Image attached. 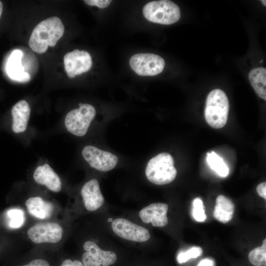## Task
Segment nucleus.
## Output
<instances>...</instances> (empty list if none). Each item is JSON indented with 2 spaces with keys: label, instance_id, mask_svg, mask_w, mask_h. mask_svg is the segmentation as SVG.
Returning <instances> with one entry per match:
<instances>
[{
  "label": "nucleus",
  "instance_id": "nucleus-1",
  "mask_svg": "<svg viewBox=\"0 0 266 266\" xmlns=\"http://www.w3.org/2000/svg\"><path fill=\"white\" fill-rule=\"evenodd\" d=\"M64 26L56 16L48 18L33 29L29 41L31 49L39 54L46 52L48 46L54 47L63 36Z\"/></svg>",
  "mask_w": 266,
  "mask_h": 266
},
{
  "label": "nucleus",
  "instance_id": "nucleus-2",
  "mask_svg": "<svg viewBox=\"0 0 266 266\" xmlns=\"http://www.w3.org/2000/svg\"><path fill=\"white\" fill-rule=\"evenodd\" d=\"M229 102L225 93L216 89L208 95L205 102L204 117L207 124L214 129L223 128L227 123Z\"/></svg>",
  "mask_w": 266,
  "mask_h": 266
},
{
  "label": "nucleus",
  "instance_id": "nucleus-3",
  "mask_svg": "<svg viewBox=\"0 0 266 266\" xmlns=\"http://www.w3.org/2000/svg\"><path fill=\"white\" fill-rule=\"evenodd\" d=\"M145 174L151 183L158 185L172 182L177 175L174 160L169 153H161L152 158L148 163Z\"/></svg>",
  "mask_w": 266,
  "mask_h": 266
},
{
  "label": "nucleus",
  "instance_id": "nucleus-4",
  "mask_svg": "<svg viewBox=\"0 0 266 266\" xmlns=\"http://www.w3.org/2000/svg\"><path fill=\"white\" fill-rule=\"evenodd\" d=\"M142 11L144 17L149 21L163 25L175 23L181 17L179 6L168 0L149 2L144 6Z\"/></svg>",
  "mask_w": 266,
  "mask_h": 266
},
{
  "label": "nucleus",
  "instance_id": "nucleus-5",
  "mask_svg": "<svg viewBox=\"0 0 266 266\" xmlns=\"http://www.w3.org/2000/svg\"><path fill=\"white\" fill-rule=\"evenodd\" d=\"M79 107L73 109L66 115L65 125L72 134L84 136L87 133L91 121L96 115L95 108L90 104L79 103Z\"/></svg>",
  "mask_w": 266,
  "mask_h": 266
},
{
  "label": "nucleus",
  "instance_id": "nucleus-6",
  "mask_svg": "<svg viewBox=\"0 0 266 266\" xmlns=\"http://www.w3.org/2000/svg\"><path fill=\"white\" fill-rule=\"evenodd\" d=\"M130 65L140 76H155L163 70L165 62L161 56L153 53H138L131 57Z\"/></svg>",
  "mask_w": 266,
  "mask_h": 266
},
{
  "label": "nucleus",
  "instance_id": "nucleus-7",
  "mask_svg": "<svg viewBox=\"0 0 266 266\" xmlns=\"http://www.w3.org/2000/svg\"><path fill=\"white\" fill-rule=\"evenodd\" d=\"M82 155L91 167L101 171L111 170L115 167L118 161L116 155L92 145L85 146Z\"/></svg>",
  "mask_w": 266,
  "mask_h": 266
},
{
  "label": "nucleus",
  "instance_id": "nucleus-8",
  "mask_svg": "<svg viewBox=\"0 0 266 266\" xmlns=\"http://www.w3.org/2000/svg\"><path fill=\"white\" fill-rule=\"evenodd\" d=\"M63 234L62 227L54 222L37 223L29 228L27 233L30 240L37 244L57 243L61 240Z\"/></svg>",
  "mask_w": 266,
  "mask_h": 266
},
{
  "label": "nucleus",
  "instance_id": "nucleus-9",
  "mask_svg": "<svg viewBox=\"0 0 266 266\" xmlns=\"http://www.w3.org/2000/svg\"><path fill=\"white\" fill-rule=\"evenodd\" d=\"M111 228L116 235L126 240L142 242L148 240L150 237L147 229L124 218L113 220Z\"/></svg>",
  "mask_w": 266,
  "mask_h": 266
},
{
  "label": "nucleus",
  "instance_id": "nucleus-10",
  "mask_svg": "<svg viewBox=\"0 0 266 266\" xmlns=\"http://www.w3.org/2000/svg\"><path fill=\"white\" fill-rule=\"evenodd\" d=\"M83 248L86 251L82 257L85 266H109L114 264L117 259L114 252L103 250L92 241H86Z\"/></svg>",
  "mask_w": 266,
  "mask_h": 266
},
{
  "label": "nucleus",
  "instance_id": "nucleus-11",
  "mask_svg": "<svg viewBox=\"0 0 266 266\" xmlns=\"http://www.w3.org/2000/svg\"><path fill=\"white\" fill-rule=\"evenodd\" d=\"M64 62L65 70L70 78L88 71L92 65L90 54L86 51L78 49L66 53L64 56Z\"/></svg>",
  "mask_w": 266,
  "mask_h": 266
},
{
  "label": "nucleus",
  "instance_id": "nucleus-12",
  "mask_svg": "<svg viewBox=\"0 0 266 266\" xmlns=\"http://www.w3.org/2000/svg\"><path fill=\"white\" fill-rule=\"evenodd\" d=\"M168 208L166 203H152L142 208L139 213V216L145 223H151L154 227H163L168 223L166 215Z\"/></svg>",
  "mask_w": 266,
  "mask_h": 266
},
{
  "label": "nucleus",
  "instance_id": "nucleus-13",
  "mask_svg": "<svg viewBox=\"0 0 266 266\" xmlns=\"http://www.w3.org/2000/svg\"><path fill=\"white\" fill-rule=\"evenodd\" d=\"M81 195L87 210L94 211L100 207L104 203L98 181L92 179L87 182L82 187Z\"/></svg>",
  "mask_w": 266,
  "mask_h": 266
},
{
  "label": "nucleus",
  "instance_id": "nucleus-14",
  "mask_svg": "<svg viewBox=\"0 0 266 266\" xmlns=\"http://www.w3.org/2000/svg\"><path fill=\"white\" fill-rule=\"evenodd\" d=\"M33 177L37 183L45 185L53 192H59L61 190L62 183L59 176L47 164L37 166Z\"/></svg>",
  "mask_w": 266,
  "mask_h": 266
},
{
  "label": "nucleus",
  "instance_id": "nucleus-15",
  "mask_svg": "<svg viewBox=\"0 0 266 266\" xmlns=\"http://www.w3.org/2000/svg\"><path fill=\"white\" fill-rule=\"evenodd\" d=\"M23 53L19 49L12 51L10 54L6 66V70L9 77L12 80L19 82H28L31 76L24 71V67L22 64Z\"/></svg>",
  "mask_w": 266,
  "mask_h": 266
},
{
  "label": "nucleus",
  "instance_id": "nucleus-16",
  "mask_svg": "<svg viewBox=\"0 0 266 266\" xmlns=\"http://www.w3.org/2000/svg\"><path fill=\"white\" fill-rule=\"evenodd\" d=\"M31 109L28 103L21 100L12 108V129L15 133H22L26 131L30 118Z\"/></svg>",
  "mask_w": 266,
  "mask_h": 266
},
{
  "label": "nucleus",
  "instance_id": "nucleus-17",
  "mask_svg": "<svg viewBox=\"0 0 266 266\" xmlns=\"http://www.w3.org/2000/svg\"><path fill=\"white\" fill-rule=\"evenodd\" d=\"M25 205L31 215L40 219L49 218L53 212V204L44 200L39 197L29 198L26 201Z\"/></svg>",
  "mask_w": 266,
  "mask_h": 266
},
{
  "label": "nucleus",
  "instance_id": "nucleus-18",
  "mask_svg": "<svg viewBox=\"0 0 266 266\" xmlns=\"http://www.w3.org/2000/svg\"><path fill=\"white\" fill-rule=\"evenodd\" d=\"M234 209L233 203L230 200L219 195L216 200L213 215L220 222L227 223L233 218Z\"/></svg>",
  "mask_w": 266,
  "mask_h": 266
},
{
  "label": "nucleus",
  "instance_id": "nucleus-19",
  "mask_svg": "<svg viewBox=\"0 0 266 266\" xmlns=\"http://www.w3.org/2000/svg\"><path fill=\"white\" fill-rule=\"evenodd\" d=\"M250 82L257 95L266 100V69L257 67L251 70L248 74Z\"/></svg>",
  "mask_w": 266,
  "mask_h": 266
},
{
  "label": "nucleus",
  "instance_id": "nucleus-20",
  "mask_svg": "<svg viewBox=\"0 0 266 266\" xmlns=\"http://www.w3.org/2000/svg\"><path fill=\"white\" fill-rule=\"evenodd\" d=\"M206 160L208 166L219 176L226 177L229 173V168L223 159L219 156L215 152L207 153Z\"/></svg>",
  "mask_w": 266,
  "mask_h": 266
},
{
  "label": "nucleus",
  "instance_id": "nucleus-21",
  "mask_svg": "<svg viewBox=\"0 0 266 266\" xmlns=\"http://www.w3.org/2000/svg\"><path fill=\"white\" fill-rule=\"evenodd\" d=\"M7 225L11 229H19L21 227L25 221L24 211L20 208H11L6 213Z\"/></svg>",
  "mask_w": 266,
  "mask_h": 266
},
{
  "label": "nucleus",
  "instance_id": "nucleus-22",
  "mask_svg": "<svg viewBox=\"0 0 266 266\" xmlns=\"http://www.w3.org/2000/svg\"><path fill=\"white\" fill-rule=\"evenodd\" d=\"M249 262L255 266H266V239L263 240L261 246L255 248L248 255Z\"/></svg>",
  "mask_w": 266,
  "mask_h": 266
},
{
  "label": "nucleus",
  "instance_id": "nucleus-23",
  "mask_svg": "<svg viewBox=\"0 0 266 266\" xmlns=\"http://www.w3.org/2000/svg\"><path fill=\"white\" fill-rule=\"evenodd\" d=\"M192 215L198 222H203L206 218L203 202L199 198L193 200Z\"/></svg>",
  "mask_w": 266,
  "mask_h": 266
},
{
  "label": "nucleus",
  "instance_id": "nucleus-24",
  "mask_svg": "<svg viewBox=\"0 0 266 266\" xmlns=\"http://www.w3.org/2000/svg\"><path fill=\"white\" fill-rule=\"evenodd\" d=\"M202 250L199 246L193 247L186 252L180 253L177 257L179 264L185 263L192 258H196L202 255Z\"/></svg>",
  "mask_w": 266,
  "mask_h": 266
},
{
  "label": "nucleus",
  "instance_id": "nucleus-25",
  "mask_svg": "<svg viewBox=\"0 0 266 266\" xmlns=\"http://www.w3.org/2000/svg\"><path fill=\"white\" fill-rule=\"evenodd\" d=\"M84 1L89 5L97 6L100 8L107 7L111 2L109 0H85Z\"/></svg>",
  "mask_w": 266,
  "mask_h": 266
},
{
  "label": "nucleus",
  "instance_id": "nucleus-26",
  "mask_svg": "<svg viewBox=\"0 0 266 266\" xmlns=\"http://www.w3.org/2000/svg\"><path fill=\"white\" fill-rule=\"evenodd\" d=\"M23 266H50L49 264L43 259H35L32 260L29 264Z\"/></svg>",
  "mask_w": 266,
  "mask_h": 266
},
{
  "label": "nucleus",
  "instance_id": "nucleus-27",
  "mask_svg": "<svg viewBox=\"0 0 266 266\" xmlns=\"http://www.w3.org/2000/svg\"><path fill=\"white\" fill-rule=\"evenodd\" d=\"M257 192L258 195L266 199V182H264L259 184L256 188Z\"/></svg>",
  "mask_w": 266,
  "mask_h": 266
},
{
  "label": "nucleus",
  "instance_id": "nucleus-28",
  "mask_svg": "<svg viewBox=\"0 0 266 266\" xmlns=\"http://www.w3.org/2000/svg\"><path fill=\"white\" fill-rule=\"evenodd\" d=\"M60 266H85L84 264L78 260L72 261L70 259H66L63 261Z\"/></svg>",
  "mask_w": 266,
  "mask_h": 266
},
{
  "label": "nucleus",
  "instance_id": "nucleus-29",
  "mask_svg": "<svg viewBox=\"0 0 266 266\" xmlns=\"http://www.w3.org/2000/svg\"><path fill=\"white\" fill-rule=\"evenodd\" d=\"M215 263L213 260L210 259H204L201 260L197 266H214Z\"/></svg>",
  "mask_w": 266,
  "mask_h": 266
},
{
  "label": "nucleus",
  "instance_id": "nucleus-30",
  "mask_svg": "<svg viewBox=\"0 0 266 266\" xmlns=\"http://www.w3.org/2000/svg\"><path fill=\"white\" fill-rule=\"evenodd\" d=\"M2 8H3L2 3V2L0 0V18L2 14Z\"/></svg>",
  "mask_w": 266,
  "mask_h": 266
},
{
  "label": "nucleus",
  "instance_id": "nucleus-31",
  "mask_svg": "<svg viewBox=\"0 0 266 266\" xmlns=\"http://www.w3.org/2000/svg\"><path fill=\"white\" fill-rule=\"evenodd\" d=\"M261 2H262L264 5L266 6V1L265 0H261Z\"/></svg>",
  "mask_w": 266,
  "mask_h": 266
}]
</instances>
